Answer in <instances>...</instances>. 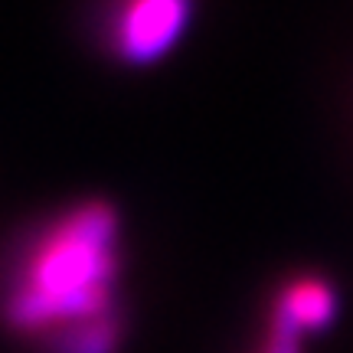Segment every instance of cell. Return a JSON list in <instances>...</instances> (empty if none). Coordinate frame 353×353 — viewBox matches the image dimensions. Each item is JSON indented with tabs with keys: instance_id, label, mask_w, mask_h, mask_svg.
Listing matches in <instances>:
<instances>
[{
	"instance_id": "277c9868",
	"label": "cell",
	"mask_w": 353,
	"mask_h": 353,
	"mask_svg": "<svg viewBox=\"0 0 353 353\" xmlns=\"http://www.w3.org/2000/svg\"><path fill=\"white\" fill-rule=\"evenodd\" d=\"M121 341V317L108 314L92 324H79L50 337L52 353H114Z\"/></svg>"
},
{
	"instance_id": "7a4b0ae2",
	"label": "cell",
	"mask_w": 353,
	"mask_h": 353,
	"mask_svg": "<svg viewBox=\"0 0 353 353\" xmlns=\"http://www.w3.org/2000/svg\"><path fill=\"white\" fill-rule=\"evenodd\" d=\"M193 0H112L105 39L118 63L154 65L187 37Z\"/></svg>"
},
{
	"instance_id": "6da1fadb",
	"label": "cell",
	"mask_w": 353,
	"mask_h": 353,
	"mask_svg": "<svg viewBox=\"0 0 353 353\" xmlns=\"http://www.w3.org/2000/svg\"><path fill=\"white\" fill-rule=\"evenodd\" d=\"M121 219L112 203L85 200L30 239L17 259L0 314L20 334H63L114 314Z\"/></svg>"
},
{
	"instance_id": "3957f363",
	"label": "cell",
	"mask_w": 353,
	"mask_h": 353,
	"mask_svg": "<svg viewBox=\"0 0 353 353\" xmlns=\"http://www.w3.org/2000/svg\"><path fill=\"white\" fill-rule=\"evenodd\" d=\"M334 317H337V291L330 288V281L317 275L291 278L278 291L272 307L265 353H298L304 334L324 330Z\"/></svg>"
}]
</instances>
